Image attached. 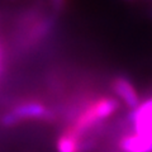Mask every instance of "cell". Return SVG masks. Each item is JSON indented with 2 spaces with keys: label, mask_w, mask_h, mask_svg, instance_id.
Instances as JSON below:
<instances>
[{
  "label": "cell",
  "mask_w": 152,
  "mask_h": 152,
  "mask_svg": "<svg viewBox=\"0 0 152 152\" xmlns=\"http://www.w3.org/2000/svg\"><path fill=\"white\" fill-rule=\"evenodd\" d=\"M128 119L133 124L134 133L138 134L152 133V96L141 102L137 108L132 109Z\"/></svg>",
  "instance_id": "obj_1"
},
{
  "label": "cell",
  "mask_w": 152,
  "mask_h": 152,
  "mask_svg": "<svg viewBox=\"0 0 152 152\" xmlns=\"http://www.w3.org/2000/svg\"><path fill=\"white\" fill-rule=\"evenodd\" d=\"M112 90L128 108L134 109L141 104L140 95L132 83L124 76H117L112 81Z\"/></svg>",
  "instance_id": "obj_2"
},
{
  "label": "cell",
  "mask_w": 152,
  "mask_h": 152,
  "mask_svg": "<svg viewBox=\"0 0 152 152\" xmlns=\"http://www.w3.org/2000/svg\"><path fill=\"white\" fill-rule=\"evenodd\" d=\"M122 152H152V133L150 134H128L119 141Z\"/></svg>",
  "instance_id": "obj_3"
},
{
  "label": "cell",
  "mask_w": 152,
  "mask_h": 152,
  "mask_svg": "<svg viewBox=\"0 0 152 152\" xmlns=\"http://www.w3.org/2000/svg\"><path fill=\"white\" fill-rule=\"evenodd\" d=\"M93 110L100 121H104L107 118L112 117L114 113L118 112L121 108V103L118 99L112 98V96H103L95 102H91Z\"/></svg>",
  "instance_id": "obj_4"
},
{
  "label": "cell",
  "mask_w": 152,
  "mask_h": 152,
  "mask_svg": "<svg viewBox=\"0 0 152 152\" xmlns=\"http://www.w3.org/2000/svg\"><path fill=\"white\" fill-rule=\"evenodd\" d=\"M13 113L19 118L23 119H38L45 118L47 115V109L39 103H24L20 104L13 109Z\"/></svg>",
  "instance_id": "obj_5"
},
{
  "label": "cell",
  "mask_w": 152,
  "mask_h": 152,
  "mask_svg": "<svg viewBox=\"0 0 152 152\" xmlns=\"http://www.w3.org/2000/svg\"><path fill=\"white\" fill-rule=\"evenodd\" d=\"M80 142L79 137L66 131L57 140V152H80Z\"/></svg>",
  "instance_id": "obj_6"
},
{
  "label": "cell",
  "mask_w": 152,
  "mask_h": 152,
  "mask_svg": "<svg viewBox=\"0 0 152 152\" xmlns=\"http://www.w3.org/2000/svg\"><path fill=\"white\" fill-rule=\"evenodd\" d=\"M19 122H20V119H19L13 112L4 114L1 118V124L4 127H14V126H17Z\"/></svg>",
  "instance_id": "obj_7"
},
{
  "label": "cell",
  "mask_w": 152,
  "mask_h": 152,
  "mask_svg": "<svg viewBox=\"0 0 152 152\" xmlns=\"http://www.w3.org/2000/svg\"><path fill=\"white\" fill-rule=\"evenodd\" d=\"M51 4H52V7H53V9H56V10H60V9L64 7L65 0H51Z\"/></svg>",
  "instance_id": "obj_8"
},
{
  "label": "cell",
  "mask_w": 152,
  "mask_h": 152,
  "mask_svg": "<svg viewBox=\"0 0 152 152\" xmlns=\"http://www.w3.org/2000/svg\"><path fill=\"white\" fill-rule=\"evenodd\" d=\"M151 17H152V13H151Z\"/></svg>",
  "instance_id": "obj_9"
}]
</instances>
